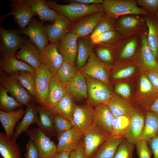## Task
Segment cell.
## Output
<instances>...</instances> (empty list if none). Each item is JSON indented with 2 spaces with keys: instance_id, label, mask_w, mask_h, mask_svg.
I'll list each match as a JSON object with an SVG mask.
<instances>
[{
  "instance_id": "cell-25",
  "label": "cell",
  "mask_w": 158,
  "mask_h": 158,
  "mask_svg": "<svg viewBox=\"0 0 158 158\" xmlns=\"http://www.w3.org/2000/svg\"><path fill=\"white\" fill-rule=\"evenodd\" d=\"M1 70L11 75L19 71H28L35 73V69L29 64L16 59L14 56L10 57L1 54L0 59Z\"/></svg>"
},
{
  "instance_id": "cell-27",
  "label": "cell",
  "mask_w": 158,
  "mask_h": 158,
  "mask_svg": "<svg viewBox=\"0 0 158 158\" xmlns=\"http://www.w3.org/2000/svg\"><path fill=\"white\" fill-rule=\"evenodd\" d=\"M25 111L22 108L9 112L0 111V120L4 127L5 134L11 138L13 135L15 126L24 116Z\"/></svg>"
},
{
  "instance_id": "cell-8",
  "label": "cell",
  "mask_w": 158,
  "mask_h": 158,
  "mask_svg": "<svg viewBox=\"0 0 158 158\" xmlns=\"http://www.w3.org/2000/svg\"><path fill=\"white\" fill-rule=\"evenodd\" d=\"M0 83L16 100L26 106L35 100L30 93L11 75L3 74L0 77Z\"/></svg>"
},
{
  "instance_id": "cell-50",
  "label": "cell",
  "mask_w": 158,
  "mask_h": 158,
  "mask_svg": "<svg viewBox=\"0 0 158 158\" xmlns=\"http://www.w3.org/2000/svg\"><path fill=\"white\" fill-rule=\"evenodd\" d=\"M137 4L142 6L151 13L158 10V0H137Z\"/></svg>"
},
{
  "instance_id": "cell-52",
  "label": "cell",
  "mask_w": 158,
  "mask_h": 158,
  "mask_svg": "<svg viewBox=\"0 0 158 158\" xmlns=\"http://www.w3.org/2000/svg\"><path fill=\"white\" fill-rule=\"evenodd\" d=\"M24 156L25 158H39L37 147L35 142L30 139L26 144Z\"/></svg>"
},
{
  "instance_id": "cell-46",
  "label": "cell",
  "mask_w": 158,
  "mask_h": 158,
  "mask_svg": "<svg viewBox=\"0 0 158 158\" xmlns=\"http://www.w3.org/2000/svg\"><path fill=\"white\" fill-rule=\"evenodd\" d=\"M54 126L57 135L74 127L72 123L61 116L54 114Z\"/></svg>"
},
{
  "instance_id": "cell-2",
  "label": "cell",
  "mask_w": 158,
  "mask_h": 158,
  "mask_svg": "<svg viewBox=\"0 0 158 158\" xmlns=\"http://www.w3.org/2000/svg\"><path fill=\"white\" fill-rule=\"evenodd\" d=\"M103 10L107 16L114 18L128 15L147 14V12L138 7L134 0H104Z\"/></svg>"
},
{
  "instance_id": "cell-57",
  "label": "cell",
  "mask_w": 158,
  "mask_h": 158,
  "mask_svg": "<svg viewBox=\"0 0 158 158\" xmlns=\"http://www.w3.org/2000/svg\"><path fill=\"white\" fill-rule=\"evenodd\" d=\"M147 111H150L158 115V97L149 106Z\"/></svg>"
},
{
  "instance_id": "cell-45",
  "label": "cell",
  "mask_w": 158,
  "mask_h": 158,
  "mask_svg": "<svg viewBox=\"0 0 158 158\" xmlns=\"http://www.w3.org/2000/svg\"><path fill=\"white\" fill-rule=\"evenodd\" d=\"M96 56L102 63L107 64L111 63L113 60L111 49L114 48L106 46L96 45Z\"/></svg>"
},
{
  "instance_id": "cell-59",
  "label": "cell",
  "mask_w": 158,
  "mask_h": 158,
  "mask_svg": "<svg viewBox=\"0 0 158 158\" xmlns=\"http://www.w3.org/2000/svg\"><path fill=\"white\" fill-rule=\"evenodd\" d=\"M156 15H157V23H158V10L156 12Z\"/></svg>"
},
{
  "instance_id": "cell-14",
  "label": "cell",
  "mask_w": 158,
  "mask_h": 158,
  "mask_svg": "<svg viewBox=\"0 0 158 158\" xmlns=\"http://www.w3.org/2000/svg\"><path fill=\"white\" fill-rule=\"evenodd\" d=\"M105 14L102 11L85 16L74 22L68 32L75 34L79 37L90 35L99 20Z\"/></svg>"
},
{
  "instance_id": "cell-13",
  "label": "cell",
  "mask_w": 158,
  "mask_h": 158,
  "mask_svg": "<svg viewBox=\"0 0 158 158\" xmlns=\"http://www.w3.org/2000/svg\"><path fill=\"white\" fill-rule=\"evenodd\" d=\"M145 113L135 108L130 116V121L127 131L123 138L135 145L141 140L145 121Z\"/></svg>"
},
{
  "instance_id": "cell-36",
  "label": "cell",
  "mask_w": 158,
  "mask_h": 158,
  "mask_svg": "<svg viewBox=\"0 0 158 158\" xmlns=\"http://www.w3.org/2000/svg\"><path fill=\"white\" fill-rule=\"evenodd\" d=\"M148 31L147 41L149 46L157 61L158 58V23L150 18L145 19Z\"/></svg>"
},
{
  "instance_id": "cell-43",
  "label": "cell",
  "mask_w": 158,
  "mask_h": 158,
  "mask_svg": "<svg viewBox=\"0 0 158 158\" xmlns=\"http://www.w3.org/2000/svg\"><path fill=\"white\" fill-rule=\"evenodd\" d=\"M135 148L134 145L123 138L119 145L114 158H133Z\"/></svg>"
},
{
  "instance_id": "cell-60",
  "label": "cell",
  "mask_w": 158,
  "mask_h": 158,
  "mask_svg": "<svg viewBox=\"0 0 158 158\" xmlns=\"http://www.w3.org/2000/svg\"><path fill=\"white\" fill-rule=\"evenodd\" d=\"M46 158H55L54 156H53L50 157H48Z\"/></svg>"
},
{
  "instance_id": "cell-53",
  "label": "cell",
  "mask_w": 158,
  "mask_h": 158,
  "mask_svg": "<svg viewBox=\"0 0 158 158\" xmlns=\"http://www.w3.org/2000/svg\"><path fill=\"white\" fill-rule=\"evenodd\" d=\"M146 75L154 87L158 91V70H147Z\"/></svg>"
},
{
  "instance_id": "cell-34",
  "label": "cell",
  "mask_w": 158,
  "mask_h": 158,
  "mask_svg": "<svg viewBox=\"0 0 158 158\" xmlns=\"http://www.w3.org/2000/svg\"><path fill=\"white\" fill-rule=\"evenodd\" d=\"M123 138L111 136L99 147L90 158H114Z\"/></svg>"
},
{
  "instance_id": "cell-3",
  "label": "cell",
  "mask_w": 158,
  "mask_h": 158,
  "mask_svg": "<svg viewBox=\"0 0 158 158\" xmlns=\"http://www.w3.org/2000/svg\"><path fill=\"white\" fill-rule=\"evenodd\" d=\"M22 35L20 30H7L0 25V51L1 54L10 57L14 56L27 39L26 37Z\"/></svg>"
},
{
  "instance_id": "cell-26",
  "label": "cell",
  "mask_w": 158,
  "mask_h": 158,
  "mask_svg": "<svg viewBox=\"0 0 158 158\" xmlns=\"http://www.w3.org/2000/svg\"><path fill=\"white\" fill-rule=\"evenodd\" d=\"M133 15L123 16L116 22L115 30L123 36L131 35L140 29L142 21Z\"/></svg>"
},
{
  "instance_id": "cell-54",
  "label": "cell",
  "mask_w": 158,
  "mask_h": 158,
  "mask_svg": "<svg viewBox=\"0 0 158 158\" xmlns=\"http://www.w3.org/2000/svg\"><path fill=\"white\" fill-rule=\"evenodd\" d=\"M147 142L152 151L153 158H158V135L150 139Z\"/></svg>"
},
{
  "instance_id": "cell-28",
  "label": "cell",
  "mask_w": 158,
  "mask_h": 158,
  "mask_svg": "<svg viewBox=\"0 0 158 158\" xmlns=\"http://www.w3.org/2000/svg\"><path fill=\"white\" fill-rule=\"evenodd\" d=\"M78 52L76 60L78 68L83 67L86 63L91 54L93 52L95 44L90 37V35L79 37L78 41Z\"/></svg>"
},
{
  "instance_id": "cell-9",
  "label": "cell",
  "mask_w": 158,
  "mask_h": 158,
  "mask_svg": "<svg viewBox=\"0 0 158 158\" xmlns=\"http://www.w3.org/2000/svg\"><path fill=\"white\" fill-rule=\"evenodd\" d=\"M10 11L1 18L0 24L7 17L11 15L14 16L15 21L20 30L25 28L34 16H37L27 4L20 0H14L9 3Z\"/></svg>"
},
{
  "instance_id": "cell-58",
  "label": "cell",
  "mask_w": 158,
  "mask_h": 158,
  "mask_svg": "<svg viewBox=\"0 0 158 158\" xmlns=\"http://www.w3.org/2000/svg\"><path fill=\"white\" fill-rule=\"evenodd\" d=\"M70 152L63 151L57 153L54 155L55 158H70Z\"/></svg>"
},
{
  "instance_id": "cell-37",
  "label": "cell",
  "mask_w": 158,
  "mask_h": 158,
  "mask_svg": "<svg viewBox=\"0 0 158 158\" xmlns=\"http://www.w3.org/2000/svg\"><path fill=\"white\" fill-rule=\"evenodd\" d=\"M11 75L16 78L35 99L36 97L35 73L28 71H20Z\"/></svg>"
},
{
  "instance_id": "cell-29",
  "label": "cell",
  "mask_w": 158,
  "mask_h": 158,
  "mask_svg": "<svg viewBox=\"0 0 158 158\" xmlns=\"http://www.w3.org/2000/svg\"><path fill=\"white\" fill-rule=\"evenodd\" d=\"M0 153L4 158H21L20 147L16 140L8 137L5 133H0Z\"/></svg>"
},
{
  "instance_id": "cell-5",
  "label": "cell",
  "mask_w": 158,
  "mask_h": 158,
  "mask_svg": "<svg viewBox=\"0 0 158 158\" xmlns=\"http://www.w3.org/2000/svg\"><path fill=\"white\" fill-rule=\"evenodd\" d=\"M111 135L94 123L83 133L82 140L85 158H90Z\"/></svg>"
},
{
  "instance_id": "cell-51",
  "label": "cell",
  "mask_w": 158,
  "mask_h": 158,
  "mask_svg": "<svg viewBox=\"0 0 158 158\" xmlns=\"http://www.w3.org/2000/svg\"><path fill=\"white\" fill-rule=\"evenodd\" d=\"M115 90L116 94L121 95L126 99L130 98L131 96L130 87L127 83H121L117 84Z\"/></svg>"
},
{
  "instance_id": "cell-1",
  "label": "cell",
  "mask_w": 158,
  "mask_h": 158,
  "mask_svg": "<svg viewBox=\"0 0 158 158\" xmlns=\"http://www.w3.org/2000/svg\"><path fill=\"white\" fill-rule=\"evenodd\" d=\"M51 9L61 13L71 23L80 19L87 15L104 11L103 4L84 5L70 3L68 4H58L56 1H46Z\"/></svg>"
},
{
  "instance_id": "cell-56",
  "label": "cell",
  "mask_w": 158,
  "mask_h": 158,
  "mask_svg": "<svg viewBox=\"0 0 158 158\" xmlns=\"http://www.w3.org/2000/svg\"><path fill=\"white\" fill-rule=\"evenodd\" d=\"M66 1L70 3H78L84 5H91L95 4H103V0H68Z\"/></svg>"
},
{
  "instance_id": "cell-18",
  "label": "cell",
  "mask_w": 158,
  "mask_h": 158,
  "mask_svg": "<svg viewBox=\"0 0 158 158\" xmlns=\"http://www.w3.org/2000/svg\"><path fill=\"white\" fill-rule=\"evenodd\" d=\"M71 23L67 18L59 13L53 23L45 27L49 41L50 43H57L68 32Z\"/></svg>"
},
{
  "instance_id": "cell-41",
  "label": "cell",
  "mask_w": 158,
  "mask_h": 158,
  "mask_svg": "<svg viewBox=\"0 0 158 158\" xmlns=\"http://www.w3.org/2000/svg\"><path fill=\"white\" fill-rule=\"evenodd\" d=\"M121 35L116 30L104 33L92 41L95 45H101L114 48L121 38Z\"/></svg>"
},
{
  "instance_id": "cell-22",
  "label": "cell",
  "mask_w": 158,
  "mask_h": 158,
  "mask_svg": "<svg viewBox=\"0 0 158 158\" xmlns=\"http://www.w3.org/2000/svg\"><path fill=\"white\" fill-rule=\"evenodd\" d=\"M66 88L74 99L79 101L87 98L86 79L79 70L73 78L66 84Z\"/></svg>"
},
{
  "instance_id": "cell-48",
  "label": "cell",
  "mask_w": 158,
  "mask_h": 158,
  "mask_svg": "<svg viewBox=\"0 0 158 158\" xmlns=\"http://www.w3.org/2000/svg\"><path fill=\"white\" fill-rule=\"evenodd\" d=\"M135 145L139 158H151L152 152L146 141L141 140Z\"/></svg>"
},
{
  "instance_id": "cell-44",
  "label": "cell",
  "mask_w": 158,
  "mask_h": 158,
  "mask_svg": "<svg viewBox=\"0 0 158 158\" xmlns=\"http://www.w3.org/2000/svg\"><path fill=\"white\" fill-rule=\"evenodd\" d=\"M140 91L141 94L150 95L153 102L155 99L154 97L158 96V91L154 87L147 77L142 75L140 78Z\"/></svg>"
},
{
  "instance_id": "cell-39",
  "label": "cell",
  "mask_w": 158,
  "mask_h": 158,
  "mask_svg": "<svg viewBox=\"0 0 158 158\" xmlns=\"http://www.w3.org/2000/svg\"><path fill=\"white\" fill-rule=\"evenodd\" d=\"M115 19L106 14L99 20L93 31L90 35L92 41L98 36L107 31L115 30Z\"/></svg>"
},
{
  "instance_id": "cell-17",
  "label": "cell",
  "mask_w": 158,
  "mask_h": 158,
  "mask_svg": "<svg viewBox=\"0 0 158 158\" xmlns=\"http://www.w3.org/2000/svg\"><path fill=\"white\" fill-rule=\"evenodd\" d=\"M83 134L74 126L57 135V153L63 151L71 152L79 146Z\"/></svg>"
},
{
  "instance_id": "cell-35",
  "label": "cell",
  "mask_w": 158,
  "mask_h": 158,
  "mask_svg": "<svg viewBox=\"0 0 158 158\" xmlns=\"http://www.w3.org/2000/svg\"><path fill=\"white\" fill-rule=\"evenodd\" d=\"M145 113V123L141 140L147 142L158 135V115L150 111Z\"/></svg>"
},
{
  "instance_id": "cell-16",
  "label": "cell",
  "mask_w": 158,
  "mask_h": 158,
  "mask_svg": "<svg viewBox=\"0 0 158 158\" xmlns=\"http://www.w3.org/2000/svg\"><path fill=\"white\" fill-rule=\"evenodd\" d=\"M94 109L88 105H76L73 117L74 127L83 134L93 123Z\"/></svg>"
},
{
  "instance_id": "cell-47",
  "label": "cell",
  "mask_w": 158,
  "mask_h": 158,
  "mask_svg": "<svg viewBox=\"0 0 158 158\" xmlns=\"http://www.w3.org/2000/svg\"><path fill=\"white\" fill-rule=\"evenodd\" d=\"M136 38L133 39L128 42L123 48L120 54V58L126 59L130 58L134 54L138 45Z\"/></svg>"
},
{
  "instance_id": "cell-12",
  "label": "cell",
  "mask_w": 158,
  "mask_h": 158,
  "mask_svg": "<svg viewBox=\"0 0 158 158\" xmlns=\"http://www.w3.org/2000/svg\"><path fill=\"white\" fill-rule=\"evenodd\" d=\"M35 75L36 80L35 100L41 106L43 107L48 97L50 82L53 75L42 64L36 70Z\"/></svg>"
},
{
  "instance_id": "cell-31",
  "label": "cell",
  "mask_w": 158,
  "mask_h": 158,
  "mask_svg": "<svg viewBox=\"0 0 158 158\" xmlns=\"http://www.w3.org/2000/svg\"><path fill=\"white\" fill-rule=\"evenodd\" d=\"M106 104L114 117L130 116L135 108L128 101L117 96H114Z\"/></svg>"
},
{
  "instance_id": "cell-7",
  "label": "cell",
  "mask_w": 158,
  "mask_h": 158,
  "mask_svg": "<svg viewBox=\"0 0 158 158\" xmlns=\"http://www.w3.org/2000/svg\"><path fill=\"white\" fill-rule=\"evenodd\" d=\"M35 143L38 149L39 158L54 156L57 153L56 145L39 128L28 129L25 132Z\"/></svg>"
},
{
  "instance_id": "cell-24",
  "label": "cell",
  "mask_w": 158,
  "mask_h": 158,
  "mask_svg": "<svg viewBox=\"0 0 158 158\" xmlns=\"http://www.w3.org/2000/svg\"><path fill=\"white\" fill-rule=\"evenodd\" d=\"M39 119L37 106L32 101L26 106L24 116L22 121L16 127L15 131L11 138L16 140L20 135L28 129L31 125L33 123L37 124Z\"/></svg>"
},
{
  "instance_id": "cell-33",
  "label": "cell",
  "mask_w": 158,
  "mask_h": 158,
  "mask_svg": "<svg viewBox=\"0 0 158 158\" xmlns=\"http://www.w3.org/2000/svg\"><path fill=\"white\" fill-rule=\"evenodd\" d=\"M74 100L67 91L65 95L58 102L52 112L54 114L64 117L72 123L73 113L76 105Z\"/></svg>"
},
{
  "instance_id": "cell-15",
  "label": "cell",
  "mask_w": 158,
  "mask_h": 158,
  "mask_svg": "<svg viewBox=\"0 0 158 158\" xmlns=\"http://www.w3.org/2000/svg\"><path fill=\"white\" fill-rule=\"evenodd\" d=\"M78 38L75 34L68 32L57 43L58 50L63 57V61L75 65Z\"/></svg>"
},
{
  "instance_id": "cell-4",
  "label": "cell",
  "mask_w": 158,
  "mask_h": 158,
  "mask_svg": "<svg viewBox=\"0 0 158 158\" xmlns=\"http://www.w3.org/2000/svg\"><path fill=\"white\" fill-rule=\"evenodd\" d=\"M84 76L87 87V104L92 107L106 104L114 97L107 85L96 79Z\"/></svg>"
},
{
  "instance_id": "cell-21",
  "label": "cell",
  "mask_w": 158,
  "mask_h": 158,
  "mask_svg": "<svg viewBox=\"0 0 158 158\" xmlns=\"http://www.w3.org/2000/svg\"><path fill=\"white\" fill-rule=\"evenodd\" d=\"M114 117L106 104H101L94 109L93 123L100 129L111 135Z\"/></svg>"
},
{
  "instance_id": "cell-20",
  "label": "cell",
  "mask_w": 158,
  "mask_h": 158,
  "mask_svg": "<svg viewBox=\"0 0 158 158\" xmlns=\"http://www.w3.org/2000/svg\"><path fill=\"white\" fill-rule=\"evenodd\" d=\"M67 92L66 84L61 82L56 75L53 76L50 82L48 97L43 107L52 111Z\"/></svg>"
},
{
  "instance_id": "cell-30",
  "label": "cell",
  "mask_w": 158,
  "mask_h": 158,
  "mask_svg": "<svg viewBox=\"0 0 158 158\" xmlns=\"http://www.w3.org/2000/svg\"><path fill=\"white\" fill-rule=\"evenodd\" d=\"M37 108L39 119L37 125L39 128L48 136L57 134L54 126V114L42 106Z\"/></svg>"
},
{
  "instance_id": "cell-49",
  "label": "cell",
  "mask_w": 158,
  "mask_h": 158,
  "mask_svg": "<svg viewBox=\"0 0 158 158\" xmlns=\"http://www.w3.org/2000/svg\"><path fill=\"white\" fill-rule=\"evenodd\" d=\"M135 69V66L133 65H130L125 67L114 72L112 75V78L114 80L127 78L134 73Z\"/></svg>"
},
{
  "instance_id": "cell-10",
  "label": "cell",
  "mask_w": 158,
  "mask_h": 158,
  "mask_svg": "<svg viewBox=\"0 0 158 158\" xmlns=\"http://www.w3.org/2000/svg\"><path fill=\"white\" fill-rule=\"evenodd\" d=\"M40 59L53 76L57 73L63 62L62 55L58 49L57 43H50L40 51Z\"/></svg>"
},
{
  "instance_id": "cell-55",
  "label": "cell",
  "mask_w": 158,
  "mask_h": 158,
  "mask_svg": "<svg viewBox=\"0 0 158 158\" xmlns=\"http://www.w3.org/2000/svg\"><path fill=\"white\" fill-rule=\"evenodd\" d=\"M70 158H85L82 141L76 149L70 152Z\"/></svg>"
},
{
  "instance_id": "cell-23",
  "label": "cell",
  "mask_w": 158,
  "mask_h": 158,
  "mask_svg": "<svg viewBox=\"0 0 158 158\" xmlns=\"http://www.w3.org/2000/svg\"><path fill=\"white\" fill-rule=\"evenodd\" d=\"M28 5L32 12L38 16L40 21L54 22L59 13L50 8L44 0H20Z\"/></svg>"
},
{
  "instance_id": "cell-40",
  "label": "cell",
  "mask_w": 158,
  "mask_h": 158,
  "mask_svg": "<svg viewBox=\"0 0 158 158\" xmlns=\"http://www.w3.org/2000/svg\"><path fill=\"white\" fill-rule=\"evenodd\" d=\"M5 88L1 85L0 86V111L9 112L21 107L23 105L17 102L12 96H9Z\"/></svg>"
},
{
  "instance_id": "cell-42",
  "label": "cell",
  "mask_w": 158,
  "mask_h": 158,
  "mask_svg": "<svg viewBox=\"0 0 158 158\" xmlns=\"http://www.w3.org/2000/svg\"><path fill=\"white\" fill-rule=\"evenodd\" d=\"M78 70L76 66L63 61L56 75L61 82L67 84L73 78Z\"/></svg>"
},
{
  "instance_id": "cell-11",
  "label": "cell",
  "mask_w": 158,
  "mask_h": 158,
  "mask_svg": "<svg viewBox=\"0 0 158 158\" xmlns=\"http://www.w3.org/2000/svg\"><path fill=\"white\" fill-rule=\"evenodd\" d=\"M43 23L33 17L27 27L20 30L21 34L28 36L40 51L49 44V42Z\"/></svg>"
},
{
  "instance_id": "cell-38",
  "label": "cell",
  "mask_w": 158,
  "mask_h": 158,
  "mask_svg": "<svg viewBox=\"0 0 158 158\" xmlns=\"http://www.w3.org/2000/svg\"><path fill=\"white\" fill-rule=\"evenodd\" d=\"M130 121L129 116L121 115L114 117L111 136L115 138H123L127 131Z\"/></svg>"
},
{
  "instance_id": "cell-19",
  "label": "cell",
  "mask_w": 158,
  "mask_h": 158,
  "mask_svg": "<svg viewBox=\"0 0 158 158\" xmlns=\"http://www.w3.org/2000/svg\"><path fill=\"white\" fill-rule=\"evenodd\" d=\"M40 52L37 46L27 39L14 56L18 60L29 64L36 70L41 64L40 59Z\"/></svg>"
},
{
  "instance_id": "cell-6",
  "label": "cell",
  "mask_w": 158,
  "mask_h": 158,
  "mask_svg": "<svg viewBox=\"0 0 158 158\" xmlns=\"http://www.w3.org/2000/svg\"><path fill=\"white\" fill-rule=\"evenodd\" d=\"M110 68V66L101 62L93 52L86 64L79 70L84 76L96 79L108 85Z\"/></svg>"
},
{
  "instance_id": "cell-32",
  "label": "cell",
  "mask_w": 158,
  "mask_h": 158,
  "mask_svg": "<svg viewBox=\"0 0 158 158\" xmlns=\"http://www.w3.org/2000/svg\"><path fill=\"white\" fill-rule=\"evenodd\" d=\"M147 36L145 33L140 37V56L141 63L147 70H158V63L149 46Z\"/></svg>"
}]
</instances>
